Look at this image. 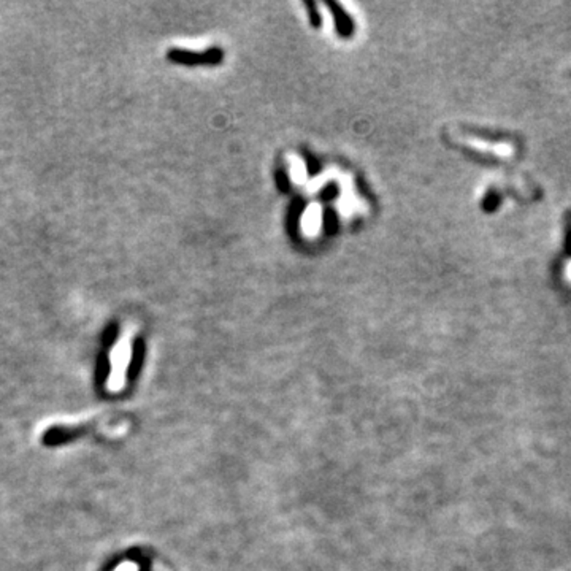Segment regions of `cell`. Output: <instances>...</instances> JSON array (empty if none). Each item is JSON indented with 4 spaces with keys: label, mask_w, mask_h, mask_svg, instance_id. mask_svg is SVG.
I'll use <instances>...</instances> for the list:
<instances>
[{
    "label": "cell",
    "mask_w": 571,
    "mask_h": 571,
    "mask_svg": "<svg viewBox=\"0 0 571 571\" xmlns=\"http://www.w3.org/2000/svg\"><path fill=\"white\" fill-rule=\"evenodd\" d=\"M132 359V340L131 335L124 333L111 351L110 357V376L107 387L110 392H120L126 384V372Z\"/></svg>",
    "instance_id": "1"
},
{
    "label": "cell",
    "mask_w": 571,
    "mask_h": 571,
    "mask_svg": "<svg viewBox=\"0 0 571 571\" xmlns=\"http://www.w3.org/2000/svg\"><path fill=\"white\" fill-rule=\"evenodd\" d=\"M321 222H322L321 208L317 207V205H311L303 215V231L308 235H315L319 232Z\"/></svg>",
    "instance_id": "2"
},
{
    "label": "cell",
    "mask_w": 571,
    "mask_h": 571,
    "mask_svg": "<svg viewBox=\"0 0 571 571\" xmlns=\"http://www.w3.org/2000/svg\"><path fill=\"white\" fill-rule=\"evenodd\" d=\"M289 166H291L292 180L296 181L297 185H302V182L307 181V168H305L303 162L300 161L298 157H291L289 159Z\"/></svg>",
    "instance_id": "3"
},
{
    "label": "cell",
    "mask_w": 571,
    "mask_h": 571,
    "mask_svg": "<svg viewBox=\"0 0 571 571\" xmlns=\"http://www.w3.org/2000/svg\"><path fill=\"white\" fill-rule=\"evenodd\" d=\"M115 571H138V568H137V565H135V563L126 562V563L120 565V567H117Z\"/></svg>",
    "instance_id": "4"
},
{
    "label": "cell",
    "mask_w": 571,
    "mask_h": 571,
    "mask_svg": "<svg viewBox=\"0 0 571 571\" xmlns=\"http://www.w3.org/2000/svg\"><path fill=\"white\" fill-rule=\"evenodd\" d=\"M568 276H570V278H571V265H570V267H568Z\"/></svg>",
    "instance_id": "5"
}]
</instances>
